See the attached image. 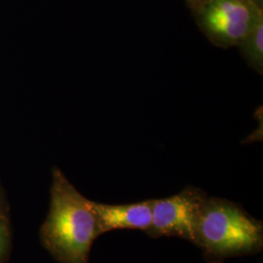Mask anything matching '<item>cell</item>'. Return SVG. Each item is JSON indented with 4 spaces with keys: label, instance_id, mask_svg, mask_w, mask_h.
<instances>
[{
    "label": "cell",
    "instance_id": "6da1fadb",
    "mask_svg": "<svg viewBox=\"0 0 263 263\" xmlns=\"http://www.w3.org/2000/svg\"><path fill=\"white\" fill-rule=\"evenodd\" d=\"M100 235L92 201L55 168L50 210L40 228L43 247L60 263H90L92 246Z\"/></svg>",
    "mask_w": 263,
    "mask_h": 263
},
{
    "label": "cell",
    "instance_id": "7a4b0ae2",
    "mask_svg": "<svg viewBox=\"0 0 263 263\" xmlns=\"http://www.w3.org/2000/svg\"><path fill=\"white\" fill-rule=\"evenodd\" d=\"M196 246L206 263L254 255L263 249V224L235 202L206 196L198 220Z\"/></svg>",
    "mask_w": 263,
    "mask_h": 263
},
{
    "label": "cell",
    "instance_id": "3957f363",
    "mask_svg": "<svg viewBox=\"0 0 263 263\" xmlns=\"http://www.w3.org/2000/svg\"><path fill=\"white\" fill-rule=\"evenodd\" d=\"M198 28L216 47H237L263 16L252 0H209L192 12Z\"/></svg>",
    "mask_w": 263,
    "mask_h": 263
},
{
    "label": "cell",
    "instance_id": "277c9868",
    "mask_svg": "<svg viewBox=\"0 0 263 263\" xmlns=\"http://www.w3.org/2000/svg\"><path fill=\"white\" fill-rule=\"evenodd\" d=\"M207 193L188 185L171 197L153 199L151 228L145 232L155 239L178 237L196 246L199 216Z\"/></svg>",
    "mask_w": 263,
    "mask_h": 263
},
{
    "label": "cell",
    "instance_id": "5b68a950",
    "mask_svg": "<svg viewBox=\"0 0 263 263\" xmlns=\"http://www.w3.org/2000/svg\"><path fill=\"white\" fill-rule=\"evenodd\" d=\"M152 205L153 199L123 205L92 201L101 235L117 229H139L146 232L152 221Z\"/></svg>",
    "mask_w": 263,
    "mask_h": 263
},
{
    "label": "cell",
    "instance_id": "8992f818",
    "mask_svg": "<svg viewBox=\"0 0 263 263\" xmlns=\"http://www.w3.org/2000/svg\"><path fill=\"white\" fill-rule=\"evenodd\" d=\"M250 68L257 74H263V16L254 23L253 28L237 45Z\"/></svg>",
    "mask_w": 263,
    "mask_h": 263
},
{
    "label": "cell",
    "instance_id": "52a82bcc",
    "mask_svg": "<svg viewBox=\"0 0 263 263\" xmlns=\"http://www.w3.org/2000/svg\"><path fill=\"white\" fill-rule=\"evenodd\" d=\"M11 231L9 221L6 216H0V263L3 262L8 255Z\"/></svg>",
    "mask_w": 263,
    "mask_h": 263
},
{
    "label": "cell",
    "instance_id": "ba28073f",
    "mask_svg": "<svg viewBox=\"0 0 263 263\" xmlns=\"http://www.w3.org/2000/svg\"><path fill=\"white\" fill-rule=\"evenodd\" d=\"M188 8L191 12H194L199 9L201 6H203L205 3H207L209 0H184Z\"/></svg>",
    "mask_w": 263,
    "mask_h": 263
},
{
    "label": "cell",
    "instance_id": "9c48e42d",
    "mask_svg": "<svg viewBox=\"0 0 263 263\" xmlns=\"http://www.w3.org/2000/svg\"><path fill=\"white\" fill-rule=\"evenodd\" d=\"M252 1L254 2V4H255L258 8L263 9V0H252Z\"/></svg>",
    "mask_w": 263,
    "mask_h": 263
},
{
    "label": "cell",
    "instance_id": "30bf717a",
    "mask_svg": "<svg viewBox=\"0 0 263 263\" xmlns=\"http://www.w3.org/2000/svg\"><path fill=\"white\" fill-rule=\"evenodd\" d=\"M5 216L4 214H3V212H2V208L0 207V216Z\"/></svg>",
    "mask_w": 263,
    "mask_h": 263
}]
</instances>
